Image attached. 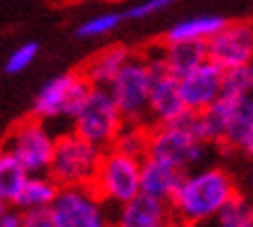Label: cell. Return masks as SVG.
Listing matches in <instances>:
<instances>
[{
    "label": "cell",
    "instance_id": "cell-7",
    "mask_svg": "<svg viewBox=\"0 0 253 227\" xmlns=\"http://www.w3.org/2000/svg\"><path fill=\"white\" fill-rule=\"evenodd\" d=\"M93 188L109 206H121L142 192V158L107 149Z\"/></svg>",
    "mask_w": 253,
    "mask_h": 227
},
{
    "label": "cell",
    "instance_id": "cell-21",
    "mask_svg": "<svg viewBox=\"0 0 253 227\" xmlns=\"http://www.w3.org/2000/svg\"><path fill=\"white\" fill-rule=\"evenodd\" d=\"M28 176L31 174L26 172V167L14 155L2 151V155H0V199H2V204L14 202Z\"/></svg>",
    "mask_w": 253,
    "mask_h": 227
},
{
    "label": "cell",
    "instance_id": "cell-18",
    "mask_svg": "<svg viewBox=\"0 0 253 227\" xmlns=\"http://www.w3.org/2000/svg\"><path fill=\"white\" fill-rule=\"evenodd\" d=\"M61 192V186L51 174H31L19 190L12 206L21 211H40V209H51L56 197Z\"/></svg>",
    "mask_w": 253,
    "mask_h": 227
},
{
    "label": "cell",
    "instance_id": "cell-2",
    "mask_svg": "<svg viewBox=\"0 0 253 227\" xmlns=\"http://www.w3.org/2000/svg\"><path fill=\"white\" fill-rule=\"evenodd\" d=\"M154 65L146 53H132V58L116 79L109 83V93L114 98L126 123H146L149 125V100L154 88Z\"/></svg>",
    "mask_w": 253,
    "mask_h": 227
},
{
    "label": "cell",
    "instance_id": "cell-24",
    "mask_svg": "<svg viewBox=\"0 0 253 227\" xmlns=\"http://www.w3.org/2000/svg\"><path fill=\"white\" fill-rule=\"evenodd\" d=\"M223 95H253V63L225 70Z\"/></svg>",
    "mask_w": 253,
    "mask_h": 227
},
{
    "label": "cell",
    "instance_id": "cell-8",
    "mask_svg": "<svg viewBox=\"0 0 253 227\" xmlns=\"http://www.w3.org/2000/svg\"><path fill=\"white\" fill-rule=\"evenodd\" d=\"M70 123H72V130L77 135H82L84 139L93 142L105 151L114 146L116 137L126 125L109 88H93L86 98L84 107L79 109V114Z\"/></svg>",
    "mask_w": 253,
    "mask_h": 227
},
{
    "label": "cell",
    "instance_id": "cell-25",
    "mask_svg": "<svg viewBox=\"0 0 253 227\" xmlns=\"http://www.w3.org/2000/svg\"><path fill=\"white\" fill-rule=\"evenodd\" d=\"M40 44L38 42H23L21 46H16L14 51L7 56L5 61V75H19L26 68H31L33 61L38 58Z\"/></svg>",
    "mask_w": 253,
    "mask_h": 227
},
{
    "label": "cell",
    "instance_id": "cell-26",
    "mask_svg": "<svg viewBox=\"0 0 253 227\" xmlns=\"http://www.w3.org/2000/svg\"><path fill=\"white\" fill-rule=\"evenodd\" d=\"M176 0H142L137 5H130L128 9H123V19L126 21H137V19H149V16L158 14L163 9L172 7Z\"/></svg>",
    "mask_w": 253,
    "mask_h": 227
},
{
    "label": "cell",
    "instance_id": "cell-11",
    "mask_svg": "<svg viewBox=\"0 0 253 227\" xmlns=\"http://www.w3.org/2000/svg\"><path fill=\"white\" fill-rule=\"evenodd\" d=\"M207 49L209 61L221 65L223 70L253 63V21H228L207 42Z\"/></svg>",
    "mask_w": 253,
    "mask_h": 227
},
{
    "label": "cell",
    "instance_id": "cell-10",
    "mask_svg": "<svg viewBox=\"0 0 253 227\" xmlns=\"http://www.w3.org/2000/svg\"><path fill=\"white\" fill-rule=\"evenodd\" d=\"M144 53L149 56V61H151L156 72L151 100H149V125H169V123L181 121L188 114V109H186L184 98H181L179 76L169 75L165 70V65L161 61V53H158L156 46Z\"/></svg>",
    "mask_w": 253,
    "mask_h": 227
},
{
    "label": "cell",
    "instance_id": "cell-5",
    "mask_svg": "<svg viewBox=\"0 0 253 227\" xmlns=\"http://www.w3.org/2000/svg\"><path fill=\"white\" fill-rule=\"evenodd\" d=\"M56 139L44 121L28 116L9 128L2 139V151L14 155L28 174H49V167L54 160Z\"/></svg>",
    "mask_w": 253,
    "mask_h": 227
},
{
    "label": "cell",
    "instance_id": "cell-22",
    "mask_svg": "<svg viewBox=\"0 0 253 227\" xmlns=\"http://www.w3.org/2000/svg\"><path fill=\"white\" fill-rule=\"evenodd\" d=\"M149 137H151V125H146V123H126L112 149L135 155V158H144L149 153Z\"/></svg>",
    "mask_w": 253,
    "mask_h": 227
},
{
    "label": "cell",
    "instance_id": "cell-23",
    "mask_svg": "<svg viewBox=\"0 0 253 227\" xmlns=\"http://www.w3.org/2000/svg\"><path fill=\"white\" fill-rule=\"evenodd\" d=\"M123 21H126L123 12H102V14H95L91 19H86L84 23H79L75 35L79 39H95V38H102V35H109Z\"/></svg>",
    "mask_w": 253,
    "mask_h": 227
},
{
    "label": "cell",
    "instance_id": "cell-17",
    "mask_svg": "<svg viewBox=\"0 0 253 227\" xmlns=\"http://www.w3.org/2000/svg\"><path fill=\"white\" fill-rule=\"evenodd\" d=\"M132 58V51L123 44H112L93 53L84 63L82 75L88 79L93 88H109V83L116 79V75L123 70V65Z\"/></svg>",
    "mask_w": 253,
    "mask_h": 227
},
{
    "label": "cell",
    "instance_id": "cell-20",
    "mask_svg": "<svg viewBox=\"0 0 253 227\" xmlns=\"http://www.w3.org/2000/svg\"><path fill=\"white\" fill-rule=\"evenodd\" d=\"M200 227H253V199L237 192L207 225Z\"/></svg>",
    "mask_w": 253,
    "mask_h": 227
},
{
    "label": "cell",
    "instance_id": "cell-1",
    "mask_svg": "<svg viewBox=\"0 0 253 227\" xmlns=\"http://www.w3.org/2000/svg\"><path fill=\"white\" fill-rule=\"evenodd\" d=\"M235 195H237V183L228 169L218 165L191 169L184 174L176 192L169 199L172 220L207 225Z\"/></svg>",
    "mask_w": 253,
    "mask_h": 227
},
{
    "label": "cell",
    "instance_id": "cell-19",
    "mask_svg": "<svg viewBox=\"0 0 253 227\" xmlns=\"http://www.w3.org/2000/svg\"><path fill=\"white\" fill-rule=\"evenodd\" d=\"M225 23H228V19H223V16H218V14L188 16V19H181V21H176L174 26H169L163 39H168V42H176V39H186V42H209Z\"/></svg>",
    "mask_w": 253,
    "mask_h": 227
},
{
    "label": "cell",
    "instance_id": "cell-28",
    "mask_svg": "<svg viewBox=\"0 0 253 227\" xmlns=\"http://www.w3.org/2000/svg\"><path fill=\"white\" fill-rule=\"evenodd\" d=\"M172 227H200V225H191V223H172Z\"/></svg>",
    "mask_w": 253,
    "mask_h": 227
},
{
    "label": "cell",
    "instance_id": "cell-16",
    "mask_svg": "<svg viewBox=\"0 0 253 227\" xmlns=\"http://www.w3.org/2000/svg\"><path fill=\"white\" fill-rule=\"evenodd\" d=\"M156 49L161 53L165 70L169 75L179 76V79L193 72L195 68H200L205 61H209L207 42H186V39L168 42V39H163Z\"/></svg>",
    "mask_w": 253,
    "mask_h": 227
},
{
    "label": "cell",
    "instance_id": "cell-29",
    "mask_svg": "<svg viewBox=\"0 0 253 227\" xmlns=\"http://www.w3.org/2000/svg\"><path fill=\"white\" fill-rule=\"evenodd\" d=\"M174 223V220H172ZM172 223H163V225H156V227H172Z\"/></svg>",
    "mask_w": 253,
    "mask_h": 227
},
{
    "label": "cell",
    "instance_id": "cell-27",
    "mask_svg": "<svg viewBox=\"0 0 253 227\" xmlns=\"http://www.w3.org/2000/svg\"><path fill=\"white\" fill-rule=\"evenodd\" d=\"M0 227H23V211L12 204H5L0 211Z\"/></svg>",
    "mask_w": 253,
    "mask_h": 227
},
{
    "label": "cell",
    "instance_id": "cell-6",
    "mask_svg": "<svg viewBox=\"0 0 253 227\" xmlns=\"http://www.w3.org/2000/svg\"><path fill=\"white\" fill-rule=\"evenodd\" d=\"M112 209L93 186H68L61 188L49 211L56 227H112Z\"/></svg>",
    "mask_w": 253,
    "mask_h": 227
},
{
    "label": "cell",
    "instance_id": "cell-13",
    "mask_svg": "<svg viewBox=\"0 0 253 227\" xmlns=\"http://www.w3.org/2000/svg\"><path fill=\"white\" fill-rule=\"evenodd\" d=\"M163 223H172L169 202L139 192L130 202L116 206L112 227H156Z\"/></svg>",
    "mask_w": 253,
    "mask_h": 227
},
{
    "label": "cell",
    "instance_id": "cell-30",
    "mask_svg": "<svg viewBox=\"0 0 253 227\" xmlns=\"http://www.w3.org/2000/svg\"><path fill=\"white\" fill-rule=\"evenodd\" d=\"M249 155H251V158H253V146H251V151H249Z\"/></svg>",
    "mask_w": 253,
    "mask_h": 227
},
{
    "label": "cell",
    "instance_id": "cell-12",
    "mask_svg": "<svg viewBox=\"0 0 253 227\" xmlns=\"http://www.w3.org/2000/svg\"><path fill=\"white\" fill-rule=\"evenodd\" d=\"M223 76L225 70L214 61H205L200 68L188 72L179 79L181 83V98L188 112H205L223 98Z\"/></svg>",
    "mask_w": 253,
    "mask_h": 227
},
{
    "label": "cell",
    "instance_id": "cell-3",
    "mask_svg": "<svg viewBox=\"0 0 253 227\" xmlns=\"http://www.w3.org/2000/svg\"><path fill=\"white\" fill-rule=\"evenodd\" d=\"M102 155H105V149L84 139L75 130H68L56 139V151L51 167H49V174L58 181L61 188L93 186Z\"/></svg>",
    "mask_w": 253,
    "mask_h": 227
},
{
    "label": "cell",
    "instance_id": "cell-9",
    "mask_svg": "<svg viewBox=\"0 0 253 227\" xmlns=\"http://www.w3.org/2000/svg\"><path fill=\"white\" fill-rule=\"evenodd\" d=\"M207 149L209 144L193 135V130L184 123V118L169 125H151L149 155L168 160L181 172H191L205 165Z\"/></svg>",
    "mask_w": 253,
    "mask_h": 227
},
{
    "label": "cell",
    "instance_id": "cell-14",
    "mask_svg": "<svg viewBox=\"0 0 253 227\" xmlns=\"http://www.w3.org/2000/svg\"><path fill=\"white\" fill-rule=\"evenodd\" d=\"M184 174L186 172H181L176 165L146 153L142 158V192L169 202Z\"/></svg>",
    "mask_w": 253,
    "mask_h": 227
},
{
    "label": "cell",
    "instance_id": "cell-15",
    "mask_svg": "<svg viewBox=\"0 0 253 227\" xmlns=\"http://www.w3.org/2000/svg\"><path fill=\"white\" fill-rule=\"evenodd\" d=\"M230 112H228V128L223 149L249 153L253 146V95H228Z\"/></svg>",
    "mask_w": 253,
    "mask_h": 227
},
{
    "label": "cell",
    "instance_id": "cell-4",
    "mask_svg": "<svg viewBox=\"0 0 253 227\" xmlns=\"http://www.w3.org/2000/svg\"><path fill=\"white\" fill-rule=\"evenodd\" d=\"M93 86L88 83L82 70L79 72H63L51 76L49 81L35 93L31 105V116L40 121H72L84 107Z\"/></svg>",
    "mask_w": 253,
    "mask_h": 227
}]
</instances>
